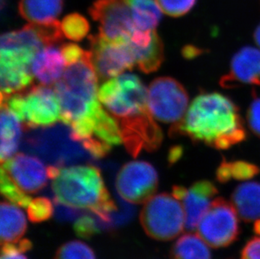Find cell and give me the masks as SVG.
I'll use <instances>...</instances> for the list:
<instances>
[{"label":"cell","instance_id":"obj_1","mask_svg":"<svg viewBox=\"0 0 260 259\" xmlns=\"http://www.w3.org/2000/svg\"><path fill=\"white\" fill-rule=\"evenodd\" d=\"M61 47L67 66L54 85L61 104V120L70 128L73 141L94 158H102L122 143L119 125L99 99V78L90 52L75 44Z\"/></svg>","mask_w":260,"mask_h":259},{"label":"cell","instance_id":"obj_2","mask_svg":"<svg viewBox=\"0 0 260 259\" xmlns=\"http://www.w3.org/2000/svg\"><path fill=\"white\" fill-rule=\"evenodd\" d=\"M99 99L116 119L122 143L132 156L159 148L162 132L150 112L147 89L137 75L122 74L105 81Z\"/></svg>","mask_w":260,"mask_h":259},{"label":"cell","instance_id":"obj_3","mask_svg":"<svg viewBox=\"0 0 260 259\" xmlns=\"http://www.w3.org/2000/svg\"><path fill=\"white\" fill-rule=\"evenodd\" d=\"M170 135L184 136L217 150L229 149L247 138L239 108L219 93H200L184 118L170 127Z\"/></svg>","mask_w":260,"mask_h":259},{"label":"cell","instance_id":"obj_4","mask_svg":"<svg viewBox=\"0 0 260 259\" xmlns=\"http://www.w3.org/2000/svg\"><path fill=\"white\" fill-rule=\"evenodd\" d=\"M48 174L57 203L72 209L88 210L106 222L111 220V214L117 208L96 167L49 166Z\"/></svg>","mask_w":260,"mask_h":259},{"label":"cell","instance_id":"obj_5","mask_svg":"<svg viewBox=\"0 0 260 259\" xmlns=\"http://www.w3.org/2000/svg\"><path fill=\"white\" fill-rule=\"evenodd\" d=\"M1 104L7 105L28 129L47 127L61 120L58 96L49 86H30L19 93L1 97Z\"/></svg>","mask_w":260,"mask_h":259},{"label":"cell","instance_id":"obj_6","mask_svg":"<svg viewBox=\"0 0 260 259\" xmlns=\"http://www.w3.org/2000/svg\"><path fill=\"white\" fill-rule=\"evenodd\" d=\"M140 221L148 237L170 241L178 237L185 225L184 207L173 195L159 193L145 203Z\"/></svg>","mask_w":260,"mask_h":259},{"label":"cell","instance_id":"obj_7","mask_svg":"<svg viewBox=\"0 0 260 259\" xmlns=\"http://www.w3.org/2000/svg\"><path fill=\"white\" fill-rule=\"evenodd\" d=\"M147 104L152 116L161 122H179L188 110L189 95L181 83L170 77L152 81L147 90Z\"/></svg>","mask_w":260,"mask_h":259},{"label":"cell","instance_id":"obj_8","mask_svg":"<svg viewBox=\"0 0 260 259\" xmlns=\"http://www.w3.org/2000/svg\"><path fill=\"white\" fill-rule=\"evenodd\" d=\"M200 237L213 248L229 247L238 239L240 228L235 208L225 199L217 197L198 225Z\"/></svg>","mask_w":260,"mask_h":259},{"label":"cell","instance_id":"obj_9","mask_svg":"<svg viewBox=\"0 0 260 259\" xmlns=\"http://www.w3.org/2000/svg\"><path fill=\"white\" fill-rule=\"evenodd\" d=\"M88 39L91 60L100 80L106 81L119 76L137 65L128 41H111L100 33L89 36Z\"/></svg>","mask_w":260,"mask_h":259},{"label":"cell","instance_id":"obj_10","mask_svg":"<svg viewBox=\"0 0 260 259\" xmlns=\"http://www.w3.org/2000/svg\"><path fill=\"white\" fill-rule=\"evenodd\" d=\"M158 186V175L147 161L125 164L116 177V187L120 197L129 203H146L154 196Z\"/></svg>","mask_w":260,"mask_h":259},{"label":"cell","instance_id":"obj_11","mask_svg":"<svg viewBox=\"0 0 260 259\" xmlns=\"http://www.w3.org/2000/svg\"><path fill=\"white\" fill-rule=\"evenodd\" d=\"M88 12L100 24V34L111 41L126 42L136 29L130 8L124 0H97Z\"/></svg>","mask_w":260,"mask_h":259},{"label":"cell","instance_id":"obj_12","mask_svg":"<svg viewBox=\"0 0 260 259\" xmlns=\"http://www.w3.org/2000/svg\"><path fill=\"white\" fill-rule=\"evenodd\" d=\"M1 164V170L20 190L29 196L42 190L50 179L48 167L36 156L17 153Z\"/></svg>","mask_w":260,"mask_h":259},{"label":"cell","instance_id":"obj_13","mask_svg":"<svg viewBox=\"0 0 260 259\" xmlns=\"http://www.w3.org/2000/svg\"><path fill=\"white\" fill-rule=\"evenodd\" d=\"M245 84L260 86V50L253 47H243L233 56L230 71L220 80L225 88Z\"/></svg>","mask_w":260,"mask_h":259},{"label":"cell","instance_id":"obj_14","mask_svg":"<svg viewBox=\"0 0 260 259\" xmlns=\"http://www.w3.org/2000/svg\"><path fill=\"white\" fill-rule=\"evenodd\" d=\"M217 193L218 190L216 185L208 180L196 182L188 188L183 200L185 215L184 228L186 230L192 232L198 228L200 221Z\"/></svg>","mask_w":260,"mask_h":259},{"label":"cell","instance_id":"obj_15","mask_svg":"<svg viewBox=\"0 0 260 259\" xmlns=\"http://www.w3.org/2000/svg\"><path fill=\"white\" fill-rule=\"evenodd\" d=\"M67 62L61 47H45L35 56L31 63L34 78L45 86L55 85L63 75Z\"/></svg>","mask_w":260,"mask_h":259},{"label":"cell","instance_id":"obj_16","mask_svg":"<svg viewBox=\"0 0 260 259\" xmlns=\"http://www.w3.org/2000/svg\"><path fill=\"white\" fill-rule=\"evenodd\" d=\"M232 204L238 215L245 222L260 219V183L248 182L233 191Z\"/></svg>","mask_w":260,"mask_h":259},{"label":"cell","instance_id":"obj_17","mask_svg":"<svg viewBox=\"0 0 260 259\" xmlns=\"http://www.w3.org/2000/svg\"><path fill=\"white\" fill-rule=\"evenodd\" d=\"M21 121L5 104H1V163L12 157L17 152L21 137Z\"/></svg>","mask_w":260,"mask_h":259},{"label":"cell","instance_id":"obj_18","mask_svg":"<svg viewBox=\"0 0 260 259\" xmlns=\"http://www.w3.org/2000/svg\"><path fill=\"white\" fill-rule=\"evenodd\" d=\"M1 243H12L22 239L27 230V221L24 213L14 204L2 202L0 208Z\"/></svg>","mask_w":260,"mask_h":259},{"label":"cell","instance_id":"obj_19","mask_svg":"<svg viewBox=\"0 0 260 259\" xmlns=\"http://www.w3.org/2000/svg\"><path fill=\"white\" fill-rule=\"evenodd\" d=\"M63 7V0H20L19 12L30 23L44 24L57 20Z\"/></svg>","mask_w":260,"mask_h":259},{"label":"cell","instance_id":"obj_20","mask_svg":"<svg viewBox=\"0 0 260 259\" xmlns=\"http://www.w3.org/2000/svg\"><path fill=\"white\" fill-rule=\"evenodd\" d=\"M33 79L31 67L0 63L1 97L27 89L31 86Z\"/></svg>","mask_w":260,"mask_h":259},{"label":"cell","instance_id":"obj_21","mask_svg":"<svg viewBox=\"0 0 260 259\" xmlns=\"http://www.w3.org/2000/svg\"><path fill=\"white\" fill-rule=\"evenodd\" d=\"M129 45L135 56L136 63L145 74L157 71L162 65L165 60V48L157 33L148 46L138 47L131 42Z\"/></svg>","mask_w":260,"mask_h":259},{"label":"cell","instance_id":"obj_22","mask_svg":"<svg viewBox=\"0 0 260 259\" xmlns=\"http://www.w3.org/2000/svg\"><path fill=\"white\" fill-rule=\"evenodd\" d=\"M130 8L133 21L138 29H155L158 25L162 10L155 0H124Z\"/></svg>","mask_w":260,"mask_h":259},{"label":"cell","instance_id":"obj_23","mask_svg":"<svg viewBox=\"0 0 260 259\" xmlns=\"http://www.w3.org/2000/svg\"><path fill=\"white\" fill-rule=\"evenodd\" d=\"M202 237L193 233L183 235L173 246L171 259H211V252Z\"/></svg>","mask_w":260,"mask_h":259},{"label":"cell","instance_id":"obj_24","mask_svg":"<svg viewBox=\"0 0 260 259\" xmlns=\"http://www.w3.org/2000/svg\"><path fill=\"white\" fill-rule=\"evenodd\" d=\"M61 28L64 37L73 42H80L89 31L88 20L79 14L67 15L61 20Z\"/></svg>","mask_w":260,"mask_h":259},{"label":"cell","instance_id":"obj_25","mask_svg":"<svg viewBox=\"0 0 260 259\" xmlns=\"http://www.w3.org/2000/svg\"><path fill=\"white\" fill-rule=\"evenodd\" d=\"M0 189L2 196L7 200V201L14 204L15 206L27 208L32 201L30 196L20 190L14 182L8 177L7 174L2 170L0 177Z\"/></svg>","mask_w":260,"mask_h":259},{"label":"cell","instance_id":"obj_26","mask_svg":"<svg viewBox=\"0 0 260 259\" xmlns=\"http://www.w3.org/2000/svg\"><path fill=\"white\" fill-rule=\"evenodd\" d=\"M54 259H96L93 250L80 241H71L59 247Z\"/></svg>","mask_w":260,"mask_h":259},{"label":"cell","instance_id":"obj_27","mask_svg":"<svg viewBox=\"0 0 260 259\" xmlns=\"http://www.w3.org/2000/svg\"><path fill=\"white\" fill-rule=\"evenodd\" d=\"M26 209L29 220L34 223H41L49 220L54 213L52 201L46 197H37L32 200Z\"/></svg>","mask_w":260,"mask_h":259},{"label":"cell","instance_id":"obj_28","mask_svg":"<svg viewBox=\"0 0 260 259\" xmlns=\"http://www.w3.org/2000/svg\"><path fill=\"white\" fill-rule=\"evenodd\" d=\"M162 12L172 17L186 15L197 0H155Z\"/></svg>","mask_w":260,"mask_h":259},{"label":"cell","instance_id":"obj_29","mask_svg":"<svg viewBox=\"0 0 260 259\" xmlns=\"http://www.w3.org/2000/svg\"><path fill=\"white\" fill-rule=\"evenodd\" d=\"M260 169L255 164L246 161H230V174L232 179L239 181L248 180L257 176Z\"/></svg>","mask_w":260,"mask_h":259},{"label":"cell","instance_id":"obj_30","mask_svg":"<svg viewBox=\"0 0 260 259\" xmlns=\"http://www.w3.org/2000/svg\"><path fill=\"white\" fill-rule=\"evenodd\" d=\"M32 248V242L29 240H20L12 243L2 244L1 259H27L24 252Z\"/></svg>","mask_w":260,"mask_h":259},{"label":"cell","instance_id":"obj_31","mask_svg":"<svg viewBox=\"0 0 260 259\" xmlns=\"http://www.w3.org/2000/svg\"><path fill=\"white\" fill-rule=\"evenodd\" d=\"M74 230L78 237L89 239L100 233V228L95 219L90 215H83L74 222Z\"/></svg>","mask_w":260,"mask_h":259},{"label":"cell","instance_id":"obj_32","mask_svg":"<svg viewBox=\"0 0 260 259\" xmlns=\"http://www.w3.org/2000/svg\"><path fill=\"white\" fill-rule=\"evenodd\" d=\"M248 126L253 134L260 137V98H255L248 108L247 114Z\"/></svg>","mask_w":260,"mask_h":259},{"label":"cell","instance_id":"obj_33","mask_svg":"<svg viewBox=\"0 0 260 259\" xmlns=\"http://www.w3.org/2000/svg\"><path fill=\"white\" fill-rule=\"evenodd\" d=\"M241 259H260V237L249 240L242 251Z\"/></svg>","mask_w":260,"mask_h":259},{"label":"cell","instance_id":"obj_34","mask_svg":"<svg viewBox=\"0 0 260 259\" xmlns=\"http://www.w3.org/2000/svg\"><path fill=\"white\" fill-rule=\"evenodd\" d=\"M216 180L221 183H226L231 180V174H230V161H228L225 159L221 161L216 171Z\"/></svg>","mask_w":260,"mask_h":259},{"label":"cell","instance_id":"obj_35","mask_svg":"<svg viewBox=\"0 0 260 259\" xmlns=\"http://www.w3.org/2000/svg\"><path fill=\"white\" fill-rule=\"evenodd\" d=\"M182 53H183V56L184 57H186L187 59H192L203 53V51L196 47L187 46V47H184V49H183Z\"/></svg>","mask_w":260,"mask_h":259},{"label":"cell","instance_id":"obj_36","mask_svg":"<svg viewBox=\"0 0 260 259\" xmlns=\"http://www.w3.org/2000/svg\"><path fill=\"white\" fill-rule=\"evenodd\" d=\"M187 190L188 188H184V186L175 185L173 187L172 195L179 201H183L186 195Z\"/></svg>","mask_w":260,"mask_h":259},{"label":"cell","instance_id":"obj_37","mask_svg":"<svg viewBox=\"0 0 260 259\" xmlns=\"http://www.w3.org/2000/svg\"><path fill=\"white\" fill-rule=\"evenodd\" d=\"M182 156V148L180 147H175L171 150L170 153V163H176Z\"/></svg>","mask_w":260,"mask_h":259},{"label":"cell","instance_id":"obj_38","mask_svg":"<svg viewBox=\"0 0 260 259\" xmlns=\"http://www.w3.org/2000/svg\"><path fill=\"white\" fill-rule=\"evenodd\" d=\"M254 41L256 44L258 45V47L260 48V25L257 27L255 32H254Z\"/></svg>","mask_w":260,"mask_h":259},{"label":"cell","instance_id":"obj_39","mask_svg":"<svg viewBox=\"0 0 260 259\" xmlns=\"http://www.w3.org/2000/svg\"><path fill=\"white\" fill-rule=\"evenodd\" d=\"M253 230H254V233H255L256 234L258 235V236H260V219L256 220L255 223H254Z\"/></svg>","mask_w":260,"mask_h":259}]
</instances>
